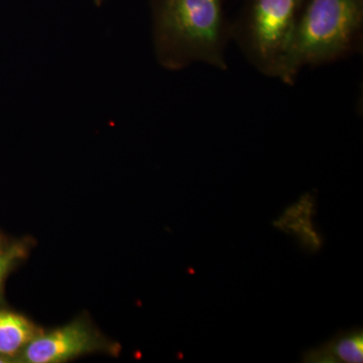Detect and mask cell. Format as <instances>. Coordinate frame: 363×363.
I'll return each instance as SVG.
<instances>
[{
  "label": "cell",
  "mask_w": 363,
  "mask_h": 363,
  "mask_svg": "<svg viewBox=\"0 0 363 363\" xmlns=\"http://www.w3.org/2000/svg\"><path fill=\"white\" fill-rule=\"evenodd\" d=\"M152 38L160 65L179 71L194 63L226 70L230 32L222 0H154Z\"/></svg>",
  "instance_id": "6da1fadb"
},
{
  "label": "cell",
  "mask_w": 363,
  "mask_h": 363,
  "mask_svg": "<svg viewBox=\"0 0 363 363\" xmlns=\"http://www.w3.org/2000/svg\"><path fill=\"white\" fill-rule=\"evenodd\" d=\"M362 23L363 0H310L274 78L293 84L305 67L343 58L359 42Z\"/></svg>",
  "instance_id": "7a4b0ae2"
},
{
  "label": "cell",
  "mask_w": 363,
  "mask_h": 363,
  "mask_svg": "<svg viewBox=\"0 0 363 363\" xmlns=\"http://www.w3.org/2000/svg\"><path fill=\"white\" fill-rule=\"evenodd\" d=\"M304 0H248L231 35L260 73L276 77Z\"/></svg>",
  "instance_id": "3957f363"
},
{
  "label": "cell",
  "mask_w": 363,
  "mask_h": 363,
  "mask_svg": "<svg viewBox=\"0 0 363 363\" xmlns=\"http://www.w3.org/2000/svg\"><path fill=\"white\" fill-rule=\"evenodd\" d=\"M99 347V341L89 327L81 321L37 336L26 346L23 362L58 363L67 362Z\"/></svg>",
  "instance_id": "277c9868"
},
{
  "label": "cell",
  "mask_w": 363,
  "mask_h": 363,
  "mask_svg": "<svg viewBox=\"0 0 363 363\" xmlns=\"http://www.w3.org/2000/svg\"><path fill=\"white\" fill-rule=\"evenodd\" d=\"M305 363H362L363 362L362 328L340 331L328 342L306 351Z\"/></svg>",
  "instance_id": "5b68a950"
},
{
  "label": "cell",
  "mask_w": 363,
  "mask_h": 363,
  "mask_svg": "<svg viewBox=\"0 0 363 363\" xmlns=\"http://www.w3.org/2000/svg\"><path fill=\"white\" fill-rule=\"evenodd\" d=\"M37 336L35 327L26 318L0 311V354H16Z\"/></svg>",
  "instance_id": "8992f818"
},
{
  "label": "cell",
  "mask_w": 363,
  "mask_h": 363,
  "mask_svg": "<svg viewBox=\"0 0 363 363\" xmlns=\"http://www.w3.org/2000/svg\"><path fill=\"white\" fill-rule=\"evenodd\" d=\"M14 255L16 253L11 252L0 255V286H1L2 279L6 276V272L9 271V267L13 264Z\"/></svg>",
  "instance_id": "52a82bcc"
},
{
  "label": "cell",
  "mask_w": 363,
  "mask_h": 363,
  "mask_svg": "<svg viewBox=\"0 0 363 363\" xmlns=\"http://www.w3.org/2000/svg\"><path fill=\"white\" fill-rule=\"evenodd\" d=\"M0 362H6V360H4V357H0Z\"/></svg>",
  "instance_id": "ba28073f"
}]
</instances>
